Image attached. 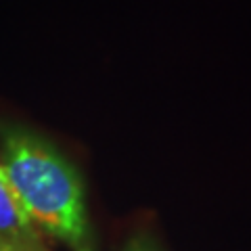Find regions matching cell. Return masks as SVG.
I'll list each match as a JSON object with an SVG mask.
<instances>
[{
  "instance_id": "1",
  "label": "cell",
  "mask_w": 251,
  "mask_h": 251,
  "mask_svg": "<svg viewBox=\"0 0 251 251\" xmlns=\"http://www.w3.org/2000/svg\"><path fill=\"white\" fill-rule=\"evenodd\" d=\"M2 163L31 224L69 245L94 251V237L77 170L49 140L17 126L0 128Z\"/></svg>"
},
{
  "instance_id": "2",
  "label": "cell",
  "mask_w": 251,
  "mask_h": 251,
  "mask_svg": "<svg viewBox=\"0 0 251 251\" xmlns=\"http://www.w3.org/2000/svg\"><path fill=\"white\" fill-rule=\"evenodd\" d=\"M0 237L15 245L38 249V237L17 193L13 191L4 168L0 166Z\"/></svg>"
},
{
  "instance_id": "3",
  "label": "cell",
  "mask_w": 251,
  "mask_h": 251,
  "mask_svg": "<svg viewBox=\"0 0 251 251\" xmlns=\"http://www.w3.org/2000/svg\"><path fill=\"white\" fill-rule=\"evenodd\" d=\"M124 251H159V247H157L147 234H136V237L126 245Z\"/></svg>"
},
{
  "instance_id": "4",
  "label": "cell",
  "mask_w": 251,
  "mask_h": 251,
  "mask_svg": "<svg viewBox=\"0 0 251 251\" xmlns=\"http://www.w3.org/2000/svg\"><path fill=\"white\" fill-rule=\"evenodd\" d=\"M0 251H34V249H27V247H21V245H15V243L6 241L0 237Z\"/></svg>"
}]
</instances>
